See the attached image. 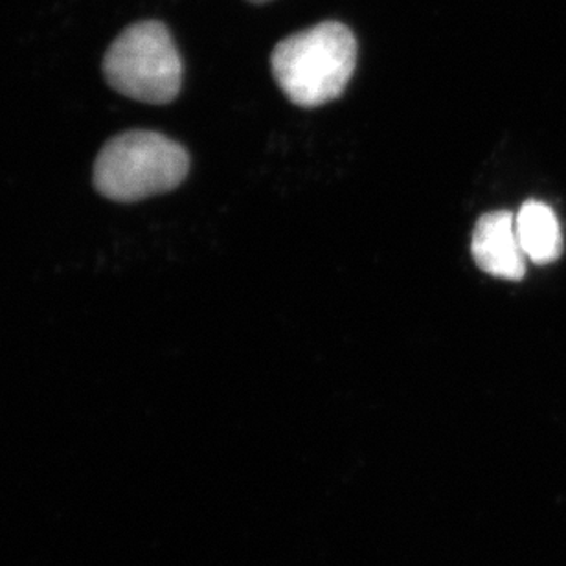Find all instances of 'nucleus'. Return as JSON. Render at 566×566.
Wrapping results in <instances>:
<instances>
[{
	"instance_id": "7ed1b4c3",
	"label": "nucleus",
	"mask_w": 566,
	"mask_h": 566,
	"mask_svg": "<svg viewBox=\"0 0 566 566\" xmlns=\"http://www.w3.org/2000/svg\"><path fill=\"white\" fill-rule=\"evenodd\" d=\"M105 82L142 104H171L182 87V57L168 27L135 22L111 43L102 63Z\"/></svg>"
},
{
	"instance_id": "423d86ee",
	"label": "nucleus",
	"mask_w": 566,
	"mask_h": 566,
	"mask_svg": "<svg viewBox=\"0 0 566 566\" xmlns=\"http://www.w3.org/2000/svg\"><path fill=\"white\" fill-rule=\"evenodd\" d=\"M249 2H252V4H268L271 0H249Z\"/></svg>"
},
{
	"instance_id": "f03ea898",
	"label": "nucleus",
	"mask_w": 566,
	"mask_h": 566,
	"mask_svg": "<svg viewBox=\"0 0 566 566\" xmlns=\"http://www.w3.org/2000/svg\"><path fill=\"white\" fill-rule=\"evenodd\" d=\"M190 171V155L179 142L160 133H122L111 138L96 163L94 186L116 202H137L182 185Z\"/></svg>"
},
{
	"instance_id": "f257e3e1",
	"label": "nucleus",
	"mask_w": 566,
	"mask_h": 566,
	"mask_svg": "<svg viewBox=\"0 0 566 566\" xmlns=\"http://www.w3.org/2000/svg\"><path fill=\"white\" fill-rule=\"evenodd\" d=\"M357 54L352 28L324 21L282 39L271 54V71L291 104L313 109L343 96Z\"/></svg>"
},
{
	"instance_id": "20e7f679",
	"label": "nucleus",
	"mask_w": 566,
	"mask_h": 566,
	"mask_svg": "<svg viewBox=\"0 0 566 566\" xmlns=\"http://www.w3.org/2000/svg\"><path fill=\"white\" fill-rule=\"evenodd\" d=\"M471 254L484 273L518 282L526 274V256L518 243L515 216L506 210L485 213L474 227Z\"/></svg>"
},
{
	"instance_id": "39448f33",
	"label": "nucleus",
	"mask_w": 566,
	"mask_h": 566,
	"mask_svg": "<svg viewBox=\"0 0 566 566\" xmlns=\"http://www.w3.org/2000/svg\"><path fill=\"white\" fill-rule=\"evenodd\" d=\"M518 243L524 256L535 265H548L559 260L563 252V234L556 213L545 202H524L517 216Z\"/></svg>"
}]
</instances>
